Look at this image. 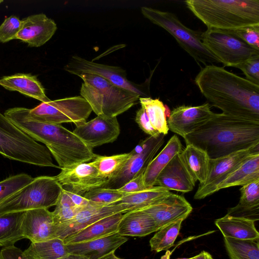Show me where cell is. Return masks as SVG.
I'll list each match as a JSON object with an SVG mask.
<instances>
[{
    "instance_id": "obj_1",
    "label": "cell",
    "mask_w": 259,
    "mask_h": 259,
    "mask_svg": "<svg viewBox=\"0 0 259 259\" xmlns=\"http://www.w3.org/2000/svg\"><path fill=\"white\" fill-rule=\"evenodd\" d=\"M195 82L223 113L259 121V85L213 64L201 69Z\"/></svg>"
},
{
    "instance_id": "obj_2",
    "label": "cell",
    "mask_w": 259,
    "mask_h": 259,
    "mask_svg": "<svg viewBox=\"0 0 259 259\" xmlns=\"http://www.w3.org/2000/svg\"><path fill=\"white\" fill-rule=\"evenodd\" d=\"M184 139L204 150L210 159L218 158L259 145V121L215 113Z\"/></svg>"
},
{
    "instance_id": "obj_3",
    "label": "cell",
    "mask_w": 259,
    "mask_h": 259,
    "mask_svg": "<svg viewBox=\"0 0 259 259\" xmlns=\"http://www.w3.org/2000/svg\"><path fill=\"white\" fill-rule=\"evenodd\" d=\"M26 108L7 110L4 115L19 130L35 141L44 143L60 169L94 160L97 155L73 132L61 124L36 121L29 118Z\"/></svg>"
},
{
    "instance_id": "obj_4",
    "label": "cell",
    "mask_w": 259,
    "mask_h": 259,
    "mask_svg": "<svg viewBox=\"0 0 259 259\" xmlns=\"http://www.w3.org/2000/svg\"><path fill=\"white\" fill-rule=\"evenodd\" d=\"M185 2L208 28L234 30L259 25L258 0H187Z\"/></svg>"
},
{
    "instance_id": "obj_5",
    "label": "cell",
    "mask_w": 259,
    "mask_h": 259,
    "mask_svg": "<svg viewBox=\"0 0 259 259\" xmlns=\"http://www.w3.org/2000/svg\"><path fill=\"white\" fill-rule=\"evenodd\" d=\"M83 82L80 94L97 116L116 117L131 108L140 96L95 74L77 75Z\"/></svg>"
},
{
    "instance_id": "obj_6",
    "label": "cell",
    "mask_w": 259,
    "mask_h": 259,
    "mask_svg": "<svg viewBox=\"0 0 259 259\" xmlns=\"http://www.w3.org/2000/svg\"><path fill=\"white\" fill-rule=\"evenodd\" d=\"M0 154L11 160L42 167L59 168L48 148L38 143L0 113Z\"/></svg>"
},
{
    "instance_id": "obj_7",
    "label": "cell",
    "mask_w": 259,
    "mask_h": 259,
    "mask_svg": "<svg viewBox=\"0 0 259 259\" xmlns=\"http://www.w3.org/2000/svg\"><path fill=\"white\" fill-rule=\"evenodd\" d=\"M141 11L144 17L170 34L198 65L221 63L203 44V32L188 28L175 14L146 6L142 7Z\"/></svg>"
},
{
    "instance_id": "obj_8",
    "label": "cell",
    "mask_w": 259,
    "mask_h": 259,
    "mask_svg": "<svg viewBox=\"0 0 259 259\" xmlns=\"http://www.w3.org/2000/svg\"><path fill=\"white\" fill-rule=\"evenodd\" d=\"M63 188L56 177L42 176L33 178L0 203V215L47 208L55 206Z\"/></svg>"
},
{
    "instance_id": "obj_9",
    "label": "cell",
    "mask_w": 259,
    "mask_h": 259,
    "mask_svg": "<svg viewBox=\"0 0 259 259\" xmlns=\"http://www.w3.org/2000/svg\"><path fill=\"white\" fill-rule=\"evenodd\" d=\"M26 111L27 116L36 121L58 124L72 122L76 126L85 122L93 111L81 96L42 102Z\"/></svg>"
},
{
    "instance_id": "obj_10",
    "label": "cell",
    "mask_w": 259,
    "mask_h": 259,
    "mask_svg": "<svg viewBox=\"0 0 259 259\" xmlns=\"http://www.w3.org/2000/svg\"><path fill=\"white\" fill-rule=\"evenodd\" d=\"M206 47L224 66L236 67L259 51L247 45L228 30L208 28L202 33Z\"/></svg>"
},
{
    "instance_id": "obj_11",
    "label": "cell",
    "mask_w": 259,
    "mask_h": 259,
    "mask_svg": "<svg viewBox=\"0 0 259 259\" xmlns=\"http://www.w3.org/2000/svg\"><path fill=\"white\" fill-rule=\"evenodd\" d=\"M64 70L76 75L85 73L97 74L140 97H150L149 83L138 84L129 80L125 70L119 66L97 63L75 55L70 58Z\"/></svg>"
},
{
    "instance_id": "obj_12",
    "label": "cell",
    "mask_w": 259,
    "mask_h": 259,
    "mask_svg": "<svg viewBox=\"0 0 259 259\" xmlns=\"http://www.w3.org/2000/svg\"><path fill=\"white\" fill-rule=\"evenodd\" d=\"M164 142V135L149 136L133 150V155L105 187L118 189L141 172L145 171Z\"/></svg>"
},
{
    "instance_id": "obj_13",
    "label": "cell",
    "mask_w": 259,
    "mask_h": 259,
    "mask_svg": "<svg viewBox=\"0 0 259 259\" xmlns=\"http://www.w3.org/2000/svg\"><path fill=\"white\" fill-rule=\"evenodd\" d=\"M258 153L257 145L223 157L210 159L207 179L204 183L199 185L194 198L202 199L215 193V188L221 182L249 157Z\"/></svg>"
},
{
    "instance_id": "obj_14",
    "label": "cell",
    "mask_w": 259,
    "mask_h": 259,
    "mask_svg": "<svg viewBox=\"0 0 259 259\" xmlns=\"http://www.w3.org/2000/svg\"><path fill=\"white\" fill-rule=\"evenodd\" d=\"M55 177L64 189L82 196L94 189L105 187L109 182L91 162L62 169Z\"/></svg>"
},
{
    "instance_id": "obj_15",
    "label": "cell",
    "mask_w": 259,
    "mask_h": 259,
    "mask_svg": "<svg viewBox=\"0 0 259 259\" xmlns=\"http://www.w3.org/2000/svg\"><path fill=\"white\" fill-rule=\"evenodd\" d=\"M215 114L208 103L196 106H180L171 111L167 120L168 127L184 138L204 124Z\"/></svg>"
},
{
    "instance_id": "obj_16",
    "label": "cell",
    "mask_w": 259,
    "mask_h": 259,
    "mask_svg": "<svg viewBox=\"0 0 259 259\" xmlns=\"http://www.w3.org/2000/svg\"><path fill=\"white\" fill-rule=\"evenodd\" d=\"M73 132L93 149L115 141L119 135L120 126L116 117L98 115L77 126Z\"/></svg>"
},
{
    "instance_id": "obj_17",
    "label": "cell",
    "mask_w": 259,
    "mask_h": 259,
    "mask_svg": "<svg viewBox=\"0 0 259 259\" xmlns=\"http://www.w3.org/2000/svg\"><path fill=\"white\" fill-rule=\"evenodd\" d=\"M193 208L183 196L170 193L151 205L140 210L154 221L158 230L180 219L185 220Z\"/></svg>"
},
{
    "instance_id": "obj_18",
    "label": "cell",
    "mask_w": 259,
    "mask_h": 259,
    "mask_svg": "<svg viewBox=\"0 0 259 259\" xmlns=\"http://www.w3.org/2000/svg\"><path fill=\"white\" fill-rule=\"evenodd\" d=\"M127 209L121 204L104 205L93 202L80 209L69 221L57 226V238L64 239L93 223L106 217L117 213H126Z\"/></svg>"
},
{
    "instance_id": "obj_19",
    "label": "cell",
    "mask_w": 259,
    "mask_h": 259,
    "mask_svg": "<svg viewBox=\"0 0 259 259\" xmlns=\"http://www.w3.org/2000/svg\"><path fill=\"white\" fill-rule=\"evenodd\" d=\"M57 230L52 212L48 209L25 211L22 223L23 239H28L31 243L48 240L57 238Z\"/></svg>"
},
{
    "instance_id": "obj_20",
    "label": "cell",
    "mask_w": 259,
    "mask_h": 259,
    "mask_svg": "<svg viewBox=\"0 0 259 259\" xmlns=\"http://www.w3.org/2000/svg\"><path fill=\"white\" fill-rule=\"evenodd\" d=\"M57 28L54 20L45 14L31 15L21 20L16 39L26 42L29 46L38 47L51 38Z\"/></svg>"
},
{
    "instance_id": "obj_21",
    "label": "cell",
    "mask_w": 259,
    "mask_h": 259,
    "mask_svg": "<svg viewBox=\"0 0 259 259\" xmlns=\"http://www.w3.org/2000/svg\"><path fill=\"white\" fill-rule=\"evenodd\" d=\"M179 154H176L161 171L155 186L186 193L193 190L196 181L185 166Z\"/></svg>"
},
{
    "instance_id": "obj_22",
    "label": "cell",
    "mask_w": 259,
    "mask_h": 259,
    "mask_svg": "<svg viewBox=\"0 0 259 259\" xmlns=\"http://www.w3.org/2000/svg\"><path fill=\"white\" fill-rule=\"evenodd\" d=\"M128 240L117 232L88 241L66 244L69 253L84 256L89 259H99L115 251Z\"/></svg>"
},
{
    "instance_id": "obj_23",
    "label": "cell",
    "mask_w": 259,
    "mask_h": 259,
    "mask_svg": "<svg viewBox=\"0 0 259 259\" xmlns=\"http://www.w3.org/2000/svg\"><path fill=\"white\" fill-rule=\"evenodd\" d=\"M124 213H117L104 218L90 226L66 237L65 244L83 242L98 239L117 232Z\"/></svg>"
},
{
    "instance_id": "obj_24",
    "label": "cell",
    "mask_w": 259,
    "mask_h": 259,
    "mask_svg": "<svg viewBox=\"0 0 259 259\" xmlns=\"http://www.w3.org/2000/svg\"><path fill=\"white\" fill-rule=\"evenodd\" d=\"M0 85L6 89L17 91L42 102L50 101L45 90L36 76L31 74L17 73L0 79Z\"/></svg>"
},
{
    "instance_id": "obj_25",
    "label": "cell",
    "mask_w": 259,
    "mask_h": 259,
    "mask_svg": "<svg viewBox=\"0 0 259 259\" xmlns=\"http://www.w3.org/2000/svg\"><path fill=\"white\" fill-rule=\"evenodd\" d=\"M254 221L243 218L226 214L214 221L216 226L224 237H230L242 240L259 239Z\"/></svg>"
},
{
    "instance_id": "obj_26",
    "label": "cell",
    "mask_w": 259,
    "mask_h": 259,
    "mask_svg": "<svg viewBox=\"0 0 259 259\" xmlns=\"http://www.w3.org/2000/svg\"><path fill=\"white\" fill-rule=\"evenodd\" d=\"M157 231L154 220L148 213L136 210L124 213L117 232L123 236L143 237Z\"/></svg>"
},
{
    "instance_id": "obj_27",
    "label": "cell",
    "mask_w": 259,
    "mask_h": 259,
    "mask_svg": "<svg viewBox=\"0 0 259 259\" xmlns=\"http://www.w3.org/2000/svg\"><path fill=\"white\" fill-rule=\"evenodd\" d=\"M238 204L228 209L227 214L258 220L259 215V179L242 186Z\"/></svg>"
},
{
    "instance_id": "obj_28",
    "label": "cell",
    "mask_w": 259,
    "mask_h": 259,
    "mask_svg": "<svg viewBox=\"0 0 259 259\" xmlns=\"http://www.w3.org/2000/svg\"><path fill=\"white\" fill-rule=\"evenodd\" d=\"M181 142L177 135L172 136L159 154L150 161L144 173L146 188L155 186L156 179L163 168L177 154L182 151Z\"/></svg>"
},
{
    "instance_id": "obj_29",
    "label": "cell",
    "mask_w": 259,
    "mask_h": 259,
    "mask_svg": "<svg viewBox=\"0 0 259 259\" xmlns=\"http://www.w3.org/2000/svg\"><path fill=\"white\" fill-rule=\"evenodd\" d=\"M179 155L185 166L195 181H199V184L204 183L209 172L210 158L207 154L192 144H187Z\"/></svg>"
},
{
    "instance_id": "obj_30",
    "label": "cell",
    "mask_w": 259,
    "mask_h": 259,
    "mask_svg": "<svg viewBox=\"0 0 259 259\" xmlns=\"http://www.w3.org/2000/svg\"><path fill=\"white\" fill-rule=\"evenodd\" d=\"M259 179V153L252 155L231 173L215 188L219 190L236 186H244Z\"/></svg>"
},
{
    "instance_id": "obj_31",
    "label": "cell",
    "mask_w": 259,
    "mask_h": 259,
    "mask_svg": "<svg viewBox=\"0 0 259 259\" xmlns=\"http://www.w3.org/2000/svg\"><path fill=\"white\" fill-rule=\"evenodd\" d=\"M171 192L163 187L154 186L144 190L126 194L116 203L123 205L127 212L140 210L151 205Z\"/></svg>"
},
{
    "instance_id": "obj_32",
    "label": "cell",
    "mask_w": 259,
    "mask_h": 259,
    "mask_svg": "<svg viewBox=\"0 0 259 259\" xmlns=\"http://www.w3.org/2000/svg\"><path fill=\"white\" fill-rule=\"evenodd\" d=\"M24 252L29 259H60L69 254L63 240L59 238L31 243Z\"/></svg>"
},
{
    "instance_id": "obj_33",
    "label": "cell",
    "mask_w": 259,
    "mask_h": 259,
    "mask_svg": "<svg viewBox=\"0 0 259 259\" xmlns=\"http://www.w3.org/2000/svg\"><path fill=\"white\" fill-rule=\"evenodd\" d=\"M25 211L0 215V247L14 245L23 239L22 223Z\"/></svg>"
},
{
    "instance_id": "obj_34",
    "label": "cell",
    "mask_w": 259,
    "mask_h": 259,
    "mask_svg": "<svg viewBox=\"0 0 259 259\" xmlns=\"http://www.w3.org/2000/svg\"><path fill=\"white\" fill-rule=\"evenodd\" d=\"M258 240L224 237L225 247L231 259H259Z\"/></svg>"
},
{
    "instance_id": "obj_35",
    "label": "cell",
    "mask_w": 259,
    "mask_h": 259,
    "mask_svg": "<svg viewBox=\"0 0 259 259\" xmlns=\"http://www.w3.org/2000/svg\"><path fill=\"white\" fill-rule=\"evenodd\" d=\"M139 100L152 126L160 134L167 135L169 129L163 103L159 99H153L151 97H140Z\"/></svg>"
},
{
    "instance_id": "obj_36",
    "label": "cell",
    "mask_w": 259,
    "mask_h": 259,
    "mask_svg": "<svg viewBox=\"0 0 259 259\" xmlns=\"http://www.w3.org/2000/svg\"><path fill=\"white\" fill-rule=\"evenodd\" d=\"M133 153L132 150L129 153L112 156L97 155L91 163L99 174L109 181L122 168Z\"/></svg>"
},
{
    "instance_id": "obj_37",
    "label": "cell",
    "mask_w": 259,
    "mask_h": 259,
    "mask_svg": "<svg viewBox=\"0 0 259 259\" xmlns=\"http://www.w3.org/2000/svg\"><path fill=\"white\" fill-rule=\"evenodd\" d=\"M184 220H179L158 230L150 240L151 250L158 252L167 250L172 247L179 234Z\"/></svg>"
},
{
    "instance_id": "obj_38",
    "label": "cell",
    "mask_w": 259,
    "mask_h": 259,
    "mask_svg": "<svg viewBox=\"0 0 259 259\" xmlns=\"http://www.w3.org/2000/svg\"><path fill=\"white\" fill-rule=\"evenodd\" d=\"M55 206L52 214L54 223L57 226L72 219L82 209L73 203L64 188Z\"/></svg>"
},
{
    "instance_id": "obj_39",
    "label": "cell",
    "mask_w": 259,
    "mask_h": 259,
    "mask_svg": "<svg viewBox=\"0 0 259 259\" xmlns=\"http://www.w3.org/2000/svg\"><path fill=\"white\" fill-rule=\"evenodd\" d=\"M33 179L31 176L23 173L10 176L0 181V203L30 183Z\"/></svg>"
},
{
    "instance_id": "obj_40",
    "label": "cell",
    "mask_w": 259,
    "mask_h": 259,
    "mask_svg": "<svg viewBox=\"0 0 259 259\" xmlns=\"http://www.w3.org/2000/svg\"><path fill=\"white\" fill-rule=\"evenodd\" d=\"M124 195L117 189L102 187L91 190L83 196L91 201L107 205L116 203Z\"/></svg>"
},
{
    "instance_id": "obj_41",
    "label": "cell",
    "mask_w": 259,
    "mask_h": 259,
    "mask_svg": "<svg viewBox=\"0 0 259 259\" xmlns=\"http://www.w3.org/2000/svg\"><path fill=\"white\" fill-rule=\"evenodd\" d=\"M21 25V20L15 16L6 18L0 26V41L6 42L16 39Z\"/></svg>"
},
{
    "instance_id": "obj_42",
    "label": "cell",
    "mask_w": 259,
    "mask_h": 259,
    "mask_svg": "<svg viewBox=\"0 0 259 259\" xmlns=\"http://www.w3.org/2000/svg\"><path fill=\"white\" fill-rule=\"evenodd\" d=\"M228 30L240 38L249 46L259 51V25Z\"/></svg>"
},
{
    "instance_id": "obj_43",
    "label": "cell",
    "mask_w": 259,
    "mask_h": 259,
    "mask_svg": "<svg viewBox=\"0 0 259 259\" xmlns=\"http://www.w3.org/2000/svg\"><path fill=\"white\" fill-rule=\"evenodd\" d=\"M235 68L243 72L246 79L259 85V55L251 57Z\"/></svg>"
},
{
    "instance_id": "obj_44",
    "label": "cell",
    "mask_w": 259,
    "mask_h": 259,
    "mask_svg": "<svg viewBox=\"0 0 259 259\" xmlns=\"http://www.w3.org/2000/svg\"><path fill=\"white\" fill-rule=\"evenodd\" d=\"M135 121L140 128L149 136L157 137L160 134L151 125L144 108L141 107L136 112Z\"/></svg>"
},
{
    "instance_id": "obj_45",
    "label": "cell",
    "mask_w": 259,
    "mask_h": 259,
    "mask_svg": "<svg viewBox=\"0 0 259 259\" xmlns=\"http://www.w3.org/2000/svg\"><path fill=\"white\" fill-rule=\"evenodd\" d=\"M144 171L141 172L123 186L117 189L119 192L126 194L138 192L147 189L144 182Z\"/></svg>"
},
{
    "instance_id": "obj_46",
    "label": "cell",
    "mask_w": 259,
    "mask_h": 259,
    "mask_svg": "<svg viewBox=\"0 0 259 259\" xmlns=\"http://www.w3.org/2000/svg\"><path fill=\"white\" fill-rule=\"evenodd\" d=\"M0 259H29L19 248L14 245L3 247L0 251Z\"/></svg>"
},
{
    "instance_id": "obj_47",
    "label": "cell",
    "mask_w": 259,
    "mask_h": 259,
    "mask_svg": "<svg viewBox=\"0 0 259 259\" xmlns=\"http://www.w3.org/2000/svg\"><path fill=\"white\" fill-rule=\"evenodd\" d=\"M66 191L73 203L77 207L80 208H84L93 202L92 201L88 200L82 195H80L67 190H66Z\"/></svg>"
},
{
    "instance_id": "obj_48",
    "label": "cell",
    "mask_w": 259,
    "mask_h": 259,
    "mask_svg": "<svg viewBox=\"0 0 259 259\" xmlns=\"http://www.w3.org/2000/svg\"><path fill=\"white\" fill-rule=\"evenodd\" d=\"M178 259H213L211 255L206 251H202L198 254L190 258H183Z\"/></svg>"
},
{
    "instance_id": "obj_49",
    "label": "cell",
    "mask_w": 259,
    "mask_h": 259,
    "mask_svg": "<svg viewBox=\"0 0 259 259\" xmlns=\"http://www.w3.org/2000/svg\"><path fill=\"white\" fill-rule=\"evenodd\" d=\"M60 259H89L88 257L76 254L69 253Z\"/></svg>"
},
{
    "instance_id": "obj_50",
    "label": "cell",
    "mask_w": 259,
    "mask_h": 259,
    "mask_svg": "<svg viewBox=\"0 0 259 259\" xmlns=\"http://www.w3.org/2000/svg\"><path fill=\"white\" fill-rule=\"evenodd\" d=\"M99 259H121L117 256L115 254V251L109 253V254L101 257Z\"/></svg>"
},
{
    "instance_id": "obj_51",
    "label": "cell",
    "mask_w": 259,
    "mask_h": 259,
    "mask_svg": "<svg viewBox=\"0 0 259 259\" xmlns=\"http://www.w3.org/2000/svg\"><path fill=\"white\" fill-rule=\"evenodd\" d=\"M3 2V0H0V4Z\"/></svg>"
}]
</instances>
